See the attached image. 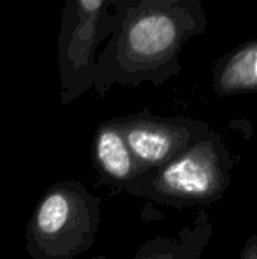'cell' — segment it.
<instances>
[{
  "instance_id": "1",
  "label": "cell",
  "mask_w": 257,
  "mask_h": 259,
  "mask_svg": "<svg viewBox=\"0 0 257 259\" xmlns=\"http://www.w3.org/2000/svg\"><path fill=\"white\" fill-rule=\"evenodd\" d=\"M115 24L97 55L92 90L105 97L115 87H159L182 71L183 46L206 32L200 0H114Z\"/></svg>"
},
{
  "instance_id": "2",
  "label": "cell",
  "mask_w": 257,
  "mask_h": 259,
  "mask_svg": "<svg viewBox=\"0 0 257 259\" xmlns=\"http://www.w3.org/2000/svg\"><path fill=\"white\" fill-rule=\"evenodd\" d=\"M233 158L220 132L211 131L168 164L141 173L121 194L176 209L212 206L232 185Z\"/></svg>"
},
{
  "instance_id": "3",
  "label": "cell",
  "mask_w": 257,
  "mask_h": 259,
  "mask_svg": "<svg viewBox=\"0 0 257 259\" xmlns=\"http://www.w3.org/2000/svg\"><path fill=\"white\" fill-rule=\"evenodd\" d=\"M101 200L79 181H58L35 205L24 235L32 259H76L95 243Z\"/></svg>"
},
{
  "instance_id": "4",
  "label": "cell",
  "mask_w": 257,
  "mask_h": 259,
  "mask_svg": "<svg viewBox=\"0 0 257 259\" xmlns=\"http://www.w3.org/2000/svg\"><path fill=\"white\" fill-rule=\"evenodd\" d=\"M115 24L114 0H67L58 36L61 103L71 105L92 90L98 46Z\"/></svg>"
},
{
  "instance_id": "5",
  "label": "cell",
  "mask_w": 257,
  "mask_h": 259,
  "mask_svg": "<svg viewBox=\"0 0 257 259\" xmlns=\"http://www.w3.org/2000/svg\"><path fill=\"white\" fill-rule=\"evenodd\" d=\"M120 123L141 173L168 164L212 131L208 121L191 117H161L148 109L120 117Z\"/></svg>"
},
{
  "instance_id": "6",
  "label": "cell",
  "mask_w": 257,
  "mask_h": 259,
  "mask_svg": "<svg viewBox=\"0 0 257 259\" xmlns=\"http://www.w3.org/2000/svg\"><path fill=\"white\" fill-rule=\"evenodd\" d=\"M92 164L101 184L114 194H121L124 187L141 175V170L127 146L118 118L98 124L92 138Z\"/></svg>"
},
{
  "instance_id": "7",
  "label": "cell",
  "mask_w": 257,
  "mask_h": 259,
  "mask_svg": "<svg viewBox=\"0 0 257 259\" xmlns=\"http://www.w3.org/2000/svg\"><path fill=\"white\" fill-rule=\"evenodd\" d=\"M208 211H200L195 222L171 237H155L139 246L130 259H203L214 235Z\"/></svg>"
},
{
  "instance_id": "8",
  "label": "cell",
  "mask_w": 257,
  "mask_h": 259,
  "mask_svg": "<svg viewBox=\"0 0 257 259\" xmlns=\"http://www.w3.org/2000/svg\"><path fill=\"white\" fill-rule=\"evenodd\" d=\"M212 90L218 97L257 93V38L220 58L214 67Z\"/></svg>"
},
{
  "instance_id": "9",
  "label": "cell",
  "mask_w": 257,
  "mask_h": 259,
  "mask_svg": "<svg viewBox=\"0 0 257 259\" xmlns=\"http://www.w3.org/2000/svg\"><path fill=\"white\" fill-rule=\"evenodd\" d=\"M239 259H257V235H251L244 244Z\"/></svg>"
},
{
  "instance_id": "10",
  "label": "cell",
  "mask_w": 257,
  "mask_h": 259,
  "mask_svg": "<svg viewBox=\"0 0 257 259\" xmlns=\"http://www.w3.org/2000/svg\"><path fill=\"white\" fill-rule=\"evenodd\" d=\"M92 259H108L106 256H95V258H92Z\"/></svg>"
}]
</instances>
